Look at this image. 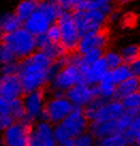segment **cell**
<instances>
[{
  "instance_id": "obj_1",
  "label": "cell",
  "mask_w": 140,
  "mask_h": 146,
  "mask_svg": "<svg viewBox=\"0 0 140 146\" xmlns=\"http://www.w3.org/2000/svg\"><path fill=\"white\" fill-rule=\"evenodd\" d=\"M64 65L60 61L54 62L45 52L37 50L30 57L19 61L17 76L21 82L24 93L43 90L49 84L57 73Z\"/></svg>"
},
{
  "instance_id": "obj_2",
  "label": "cell",
  "mask_w": 140,
  "mask_h": 146,
  "mask_svg": "<svg viewBox=\"0 0 140 146\" xmlns=\"http://www.w3.org/2000/svg\"><path fill=\"white\" fill-rule=\"evenodd\" d=\"M90 121L86 117L83 109L75 108L62 123L55 126L57 145L73 146L75 139L89 131Z\"/></svg>"
},
{
  "instance_id": "obj_3",
  "label": "cell",
  "mask_w": 140,
  "mask_h": 146,
  "mask_svg": "<svg viewBox=\"0 0 140 146\" xmlns=\"http://www.w3.org/2000/svg\"><path fill=\"white\" fill-rule=\"evenodd\" d=\"M62 12L55 0H41L39 1L35 12L24 24V28L34 36L45 34L47 30L57 23Z\"/></svg>"
},
{
  "instance_id": "obj_4",
  "label": "cell",
  "mask_w": 140,
  "mask_h": 146,
  "mask_svg": "<svg viewBox=\"0 0 140 146\" xmlns=\"http://www.w3.org/2000/svg\"><path fill=\"white\" fill-rule=\"evenodd\" d=\"M1 43L13 53L17 61L30 57L37 50L35 36L24 27L12 33L4 34Z\"/></svg>"
},
{
  "instance_id": "obj_5",
  "label": "cell",
  "mask_w": 140,
  "mask_h": 146,
  "mask_svg": "<svg viewBox=\"0 0 140 146\" xmlns=\"http://www.w3.org/2000/svg\"><path fill=\"white\" fill-rule=\"evenodd\" d=\"M74 109V106L66 98L65 94H53L46 100L44 113L41 121H46L51 125H58L65 119Z\"/></svg>"
},
{
  "instance_id": "obj_6",
  "label": "cell",
  "mask_w": 140,
  "mask_h": 146,
  "mask_svg": "<svg viewBox=\"0 0 140 146\" xmlns=\"http://www.w3.org/2000/svg\"><path fill=\"white\" fill-rule=\"evenodd\" d=\"M79 83H83L81 72L77 65L70 61L69 54V63L61 67L51 80L49 83L50 90L53 94H65L69 90Z\"/></svg>"
},
{
  "instance_id": "obj_7",
  "label": "cell",
  "mask_w": 140,
  "mask_h": 146,
  "mask_svg": "<svg viewBox=\"0 0 140 146\" xmlns=\"http://www.w3.org/2000/svg\"><path fill=\"white\" fill-rule=\"evenodd\" d=\"M73 18L81 35L102 31L108 23V15L101 10L74 11Z\"/></svg>"
},
{
  "instance_id": "obj_8",
  "label": "cell",
  "mask_w": 140,
  "mask_h": 146,
  "mask_svg": "<svg viewBox=\"0 0 140 146\" xmlns=\"http://www.w3.org/2000/svg\"><path fill=\"white\" fill-rule=\"evenodd\" d=\"M57 25L61 31L60 44L65 49L66 52L76 51L81 34L73 18V13L71 11H63L57 21Z\"/></svg>"
},
{
  "instance_id": "obj_9",
  "label": "cell",
  "mask_w": 140,
  "mask_h": 146,
  "mask_svg": "<svg viewBox=\"0 0 140 146\" xmlns=\"http://www.w3.org/2000/svg\"><path fill=\"white\" fill-rule=\"evenodd\" d=\"M55 126L46 121H39L31 127L28 146H56Z\"/></svg>"
},
{
  "instance_id": "obj_10",
  "label": "cell",
  "mask_w": 140,
  "mask_h": 146,
  "mask_svg": "<svg viewBox=\"0 0 140 146\" xmlns=\"http://www.w3.org/2000/svg\"><path fill=\"white\" fill-rule=\"evenodd\" d=\"M23 102L26 110V121L30 122L31 124L41 121L46 105L44 90H39L25 94L23 97Z\"/></svg>"
},
{
  "instance_id": "obj_11",
  "label": "cell",
  "mask_w": 140,
  "mask_h": 146,
  "mask_svg": "<svg viewBox=\"0 0 140 146\" xmlns=\"http://www.w3.org/2000/svg\"><path fill=\"white\" fill-rule=\"evenodd\" d=\"M33 124L23 121L15 122L11 127L3 131L2 145L3 146H28L30 130Z\"/></svg>"
},
{
  "instance_id": "obj_12",
  "label": "cell",
  "mask_w": 140,
  "mask_h": 146,
  "mask_svg": "<svg viewBox=\"0 0 140 146\" xmlns=\"http://www.w3.org/2000/svg\"><path fill=\"white\" fill-rule=\"evenodd\" d=\"M65 96L75 108L80 109L86 108L95 98L99 97L96 85H89L86 83L76 84L66 92Z\"/></svg>"
},
{
  "instance_id": "obj_13",
  "label": "cell",
  "mask_w": 140,
  "mask_h": 146,
  "mask_svg": "<svg viewBox=\"0 0 140 146\" xmlns=\"http://www.w3.org/2000/svg\"><path fill=\"white\" fill-rule=\"evenodd\" d=\"M108 45H109V34L107 31L102 30L99 32H90L81 35L76 52L83 56L94 49L106 50Z\"/></svg>"
},
{
  "instance_id": "obj_14",
  "label": "cell",
  "mask_w": 140,
  "mask_h": 146,
  "mask_svg": "<svg viewBox=\"0 0 140 146\" xmlns=\"http://www.w3.org/2000/svg\"><path fill=\"white\" fill-rule=\"evenodd\" d=\"M24 95V89L17 75L0 76V97L12 102L19 99Z\"/></svg>"
},
{
  "instance_id": "obj_15",
  "label": "cell",
  "mask_w": 140,
  "mask_h": 146,
  "mask_svg": "<svg viewBox=\"0 0 140 146\" xmlns=\"http://www.w3.org/2000/svg\"><path fill=\"white\" fill-rule=\"evenodd\" d=\"M125 113L122 102L117 99L105 102L104 105L101 107L99 112L96 114L94 121L97 122H110V121H117L123 114ZM93 121V122H94Z\"/></svg>"
},
{
  "instance_id": "obj_16",
  "label": "cell",
  "mask_w": 140,
  "mask_h": 146,
  "mask_svg": "<svg viewBox=\"0 0 140 146\" xmlns=\"http://www.w3.org/2000/svg\"><path fill=\"white\" fill-rule=\"evenodd\" d=\"M92 134V137L95 140L106 138L111 134L120 133L118 131V126H117V121H110V122H91L89 126V131Z\"/></svg>"
},
{
  "instance_id": "obj_17",
  "label": "cell",
  "mask_w": 140,
  "mask_h": 146,
  "mask_svg": "<svg viewBox=\"0 0 140 146\" xmlns=\"http://www.w3.org/2000/svg\"><path fill=\"white\" fill-rule=\"evenodd\" d=\"M24 27V24L14 12H3L0 14V32L8 34Z\"/></svg>"
},
{
  "instance_id": "obj_18",
  "label": "cell",
  "mask_w": 140,
  "mask_h": 146,
  "mask_svg": "<svg viewBox=\"0 0 140 146\" xmlns=\"http://www.w3.org/2000/svg\"><path fill=\"white\" fill-rule=\"evenodd\" d=\"M139 78L133 76L129 79L117 85L115 99L121 102L123 98H125L128 95L138 92L139 91Z\"/></svg>"
},
{
  "instance_id": "obj_19",
  "label": "cell",
  "mask_w": 140,
  "mask_h": 146,
  "mask_svg": "<svg viewBox=\"0 0 140 146\" xmlns=\"http://www.w3.org/2000/svg\"><path fill=\"white\" fill-rule=\"evenodd\" d=\"M39 5V1L37 0H19L15 7L14 13L21 19L23 24L28 21L30 16L35 12Z\"/></svg>"
},
{
  "instance_id": "obj_20",
  "label": "cell",
  "mask_w": 140,
  "mask_h": 146,
  "mask_svg": "<svg viewBox=\"0 0 140 146\" xmlns=\"http://www.w3.org/2000/svg\"><path fill=\"white\" fill-rule=\"evenodd\" d=\"M115 89L117 85L113 83L111 79L109 78L108 74L104 77V79L96 85V90H97V95L99 98H102L104 100H112L115 99Z\"/></svg>"
},
{
  "instance_id": "obj_21",
  "label": "cell",
  "mask_w": 140,
  "mask_h": 146,
  "mask_svg": "<svg viewBox=\"0 0 140 146\" xmlns=\"http://www.w3.org/2000/svg\"><path fill=\"white\" fill-rule=\"evenodd\" d=\"M108 76L109 78L111 79L113 83L115 85L120 84L124 82L125 80L129 79L131 77H133V73H132V69H131V66L128 64H121L120 66L115 67L113 69H110L108 72Z\"/></svg>"
},
{
  "instance_id": "obj_22",
  "label": "cell",
  "mask_w": 140,
  "mask_h": 146,
  "mask_svg": "<svg viewBox=\"0 0 140 146\" xmlns=\"http://www.w3.org/2000/svg\"><path fill=\"white\" fill-rule=\"evenodd\" d=\"M131 141L125 133H115L96 140L95 146H131Z\"/></svg>"
},
{
  "instance_id": "obj_23",
  "label": "cell",
  "mask_w": 140,
  "mask_h": 146,
  "mask_svg": "<svg viewBox=\"0 0 140 146\" xmlns=\"http://www.w3.org/2000/svg\"><path fill=\"white\" fill-rule=\"evenodd\" d=\"M120 53L124 63L131 65L140 58V44L131 43V44L125 45L121 48Z\"/></svg>"
},
{
  "instance_id": "obj_24",
  "label": "cell",
  "mask_w": 140,
  "mask_h": 146,
  "mask_svg": "<svg viewBox=\"0 0 140 146\" xmlns=\"http://www.w3.org/2000/svg\"><path fill=\"white\" fill-rule=\"evenodd\" d=\"M121 102L125 111L131 115L136 116L140 114V91L126 96L121 100Z\"/></svg>"
},
{
  "instance_id": "obj_25",
  "label": "cell",
  "mask_w": 140,
  "mask_h": 146,
  "mask_svg": "<svg viewBox=\"0 0 140 146\" xmlns=\"http://www.w3.org/2000/svg\"><path fill=\"white\" fill-rule=\"evenodd\" d=\"M104 61L106 62L109 70L110 69H113L115 67L120 66L121 64H123V59L121 57V53L118 50H115V49H108V50H105L104 52Z\"/></svg>"
},
{
  "instance_id": "obj_26",
  "label": "cell",
  "mask_w": 140,
  "mask_h": 146,
  "mask_svg": "<svg viewBox=\"0 0 140 146\" xmlns=\"http://www.w3.org/2000/svg\"><path fill=\"white\" fill-rule=\"evenodd\" d=\"M11 116L14 118L15 122H23V121L27 119L23 98L11 102Z\"/></svg>"
},
{
  "instance_id": "obj_27",
  "label": "cell",
  "mask_w": 140,
  "mask_h": 146,
  "mask_svg": "<svg viewBox=\"0 0 140 146\" xmlns=\"http://www.w3.org/2000/svg\"><path fill=\"white\" fill-rule=\"evenodd\" d=\"M43 52H45L54 62L60 60L67 54L66 50L62 47L60 43H49L48 46L43 50Z\"/></svg>"
},
{
  "instance_id": "obj_28",
  "label": "cell",
  "mask_w": 140,
  "mask_h": 146,
  "mask_svg": "<svg viewBox=\"0 0 140 146\" xmlns=\"http://www.w3.org/2000/svg\"><path fill=\"white\" fill-rule=\"evenodd\" d=\"M106 102V100H104L102 98H95L93 102L89 104V105L87 106L86 108H83V113L86 115V117L91 122H93L96 117V114L99 112V110L101 109V107L104 105V102Z\"/></svg>"
},
{
  "instance_id": "obj_29",
  "label": "cell",
  "mask_w": 140,
  "mask_h": 146,
  "mask_svg": "<svg viewBox=\"0 0 140 146\" xmlns=\"http://www.w3.org/2000/svg\"><path fill=\"white\" fill-rule=\"evenodd\" d=\"M104 52H105V50H102V49H94V50H91L89 52L85 53V54L81 56L83 63L87 65L93 64V63L101 60V59L104 57Z\"/></svg>"
},
{
  "instance_id": "obj_30",
  "label": "cell",
  "mask_w": 140,
  "mask_h": 146,
  "mask_svg": "<svg viewBox=\"0 0 140 146\" xmlns=\"http://www.w3.org/2000/svg\"><path fill=\"white\" fill-rule=\"evenodd\" d=\"M133 117H134L133 115H131V114L127 113V112L125 111V113H124L120 118L117 119L118 131H119L120 133H125V132L129 129L131 124H132V121H133Z\"/></svg>"
},
{
  "instance_id": "obj_31",
  "label": "cell",
  "mask_w": 140,
  "mask_h": 146,
  "mask_svg": "<svg viewBox=\"0 0 140 146\" xmlns=\"http://www.w3.org/2000/svg\"><path fill=\"white\" fill-rule=\"evenodd\" d=\"M139 132H140V114H138V115L133 117L131 127H129V129L125 132V134L127 135V138L129 139L132 145H133V141H134L135 135H136L137 133H139Z\"/></svg>"
},
{
  "instance_id": "obj_32",
  "label": "cell",
  "mask_w": 140,
  "mask_h": 146,
  "mask_svg": "<svg viewBox=\"0 0 140 146\" xmlns=\"http://www.w3.org/2000/svg\"><path fill=\"white\" fill-rule=\"evenodd\" d=\"M19 70V61H14L8 64L1 65L0 74L2 76H14L17 75Z\"/></svg>"
},
{
  "instance_id": "obj_33",
  "label": "cell",
  "mask_w": 140,
  "mask_h": 146,
  "mask_svg": "<svg viewBox=\"0 0 140 146\" xmlns=\"http://www.w3.org/2000/svg\"><path fill=\"white\" fill-rule=\"evenodd\" d=\"M14 61H17V60L13 56V53L0 42V64L4 65Z\"/></svg>"
},
{
  "instance_id": "obj_34",
  "label": "cell",
  "mask_w": 140,
  "mask_h": 146,
  "mask_svg": "<svg viewBox=\"0 0 140 146\" xmlns=\"http://www.w3.org/2000/svg\"><path fill=\"white\" fill-rule=\"evenodd\" d=\"M95 142L96 140L92 137V134L90 132H87L77 139H75L73 146H95Z\"/></svg>"
},
{
  "instance_id": "obj_35",
  "label": "cell",
  "mask_w": 140,
  "mask_h": 146,
  "mask_svg": "<svg viewBox=\"0 0 140 146\" xmlns=\"http://www.w3.org/2000/svg\"><path fill=\"white\" fill-rule=\"evenodd\" d=\"M45 34L51 43H60V41H61V31H60V28L57 25V23L53 25L47 30V32Z\"/></svg>"
},
{
  "instance_id": "obj_36",
  "label": "cell",
  "mask_w": 140,
  "mask_h": 146,
  "mask_svg": "<svg viewBox=\"0 0 140 146\" xmlns=\"http://www.w3.org/2000/svg\"><path fill=\"white\" fill-rule=\"evenodd\" d=\"M14 123H15V121L11 115L0 114V131H5Z\"/></svg>"
},
{
  "instance_id": "obj_37",
  "label": "cell",
  "mask_w": 140,
  "mask_h": 146,
  "mask_svg": "<svg viewBox=\"0 0 140 146\" xmlns=\"http://www.w3.org/2000/svg\"><path fill=\"white\" fill-rule=\"evenodd\" d=\"M51 42L48 40V37L46 36V34H41L35 36V44H37V49L40 51H43L44 49L48 46V44Z\"/></svg>"
},
{
  "instance_id": "obj_38",
  "label": "cell",
  "mask_w": 140,
  "mask_h": 146,
  "mask_svg": "<svg viewBox=\"0 0 140 146\" xmlns=\"http://www.w3.org/2000/svg\"><path fill=\"white\" fill-rule=\"evenodd\" d=\"M0 114L11 115V102L0 97Z\"/></svg>"
},
{
  "instance_id": "obj_39",
  "label": "cell",
  "mask_w": 140,
  "mask_h": 146,
  "mask_svg": "<svg viewBox=\"0 0 140 146\" xmlns=\"http://www.w3.org/2000/svg\"><path fill=\"white\" fill-rule=\"evenodd\" d=\"M55 1L62 11H71V9H74L73 0H55Z\"/></svg>"
},
{
  "instance_id": "obj_40",
  "label": "cell",
  "mask_w": 140,
  "mask_h": 146,
  "mask_svg": "<svg viewBox=\"0 0 140 146\" xmlns=\"http://www.w3.org/2000/svg\"><path fill=\"white\" fill-rule=\"evenodd\" d=\"M129 66H131V69H132L133 76H135V77L140 79V58L138 60H136L134 63H132Z\"/></svg>"
},
{
  "instance_id": "obj_41",
  "label": "cell",
  "mask_w": 140,
  "mask_h": 146,
  "mask_svg": "<svg viewBox=\"0 0 140 146\" xmlns=\"http://www.w3.org/2000/svg\"><path fill=\"white\" fill-rule=\"evenodd\" d=\"M120 19H121V13L119 11H117V10H113L111 14L108 16V21H110V23H117Z\"/></svg>"
},
{
  "instance_id": "obj_42",
  "label": "cell",
  "mask_w": 140,
  "mask_h": 146,
  "mask_svg": "<svg viewBox=\"0 0 140 146\" xmlns=\"http://www.w3.org/2000/svg\"><path fill=\"white\" fill-rule=\"evenodd\" d=\"M133 145L135 146H140V132L137 133L134 138V141H133Z\"/></svg>"
},
{
  "instance_id": "obj_43",
  "label": "cell",
  "mask_w": 140,
  "mask_h": 146,
  "mask_svg": "<svg viewBox=\"0 0 140 146\" xmlns=\"http://www.w3.org/2000/svg\"><path fill=\"white\" fill-rule=\"evenodd\" d=\"M135 0H118V2H119L120 4H122V5H126V4H129L132 3V2H134Z\"/></svg>"
},
{
  "instance_id": "obj_44",
  "label": "cell",
  "mask_w": 140,
  "mask_h": 146,
  "mask_svg": "<svg viewBox=\"0 0 140 146\" xmlns=\"http://www.w3.org/2000/svg\"><path fill=\"white\" fill-rule=\"evenodd\" d=\"M102 3H107V4H113L115 2H118V0H97Z\"/></svg>"
},
{
  "instance_id": "obj_45",
  "label": "cell",
  "mask_w": 140,
  "mask_h": 146,
  "mask_svg": "<svg viewBox=\"0 0 140 146\" xmlns=\"http://www.w3.org/2000/svg\"><path fill=\"white\" fill-rule=\"evenodd\" d=\"M81 1H83V0H73V4H74V9L76 8V7H77V5H78V4L80 3Z\"/></svg>"
},
{
  "instance_id": "obj_46",
  "label": "cell",
  "mask_w": 140,
  "mask_h": 146,
  "mask_svg": "<svg viewBox=\"0 0 140 146\" xmlns=\"http://www.w3.org/2000/svg\"><path fill=\"white\" fill-rule=\"evenodd\" d=\"M139 91H140V80H139Z\"/></svg>"
},
{
  "instance_id": "obj_47",
  "label": "cell",
  "mask_w": 140,
  "mask_h": 146,
  "mask_svg": "<svg viewBox=\"0 0 140 146\" xmlns=\"http://www.w3.org/2000/svg\"><path fill=\"white\" fill-rule=\"evenodd\" d=\"M131 146H135V145H131Z\"/></svg>"
}]
</instances>
